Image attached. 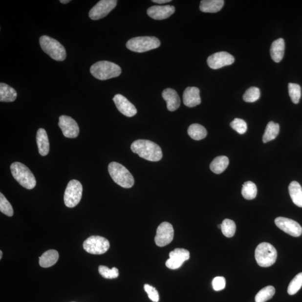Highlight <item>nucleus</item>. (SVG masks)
Listing matches in <instances>:
<instances>
[{"label":"nucleus","instance_id":"f257e3e1","mask_svg":"<svg viewBox=\"0 0 302 302\" xmlns=\"http://www.w3.org/2000/svg\"><path fill=\"white\" fill-rule=\"evenodd\" d=\"M131 150L146 160L157 162L162 158L160 147L152 141L139 139L131 144Z\"/></svg>","mask_w":302,"mask_h":302},{"label":"nucleus","instance_id":"f03ea898","mask_svg":"<svg viewBox=\"0 0 302 302\" xmlns=\"http://www.w3.org/2000/svg\"><path fill=\"white\" fill-rule=\"evenodd\" d=\"M90 72L96 79L106 80L120 76L122 69L117 64L109 61H103L92 65Z\"/></svg>","mask_w":302,"mask_h":302},{"label":"nucleus","instance_id":"7ed1b4c3","mask_svg":"<svg viewBox=\"0 0 302 302\" xmlns=\"http://www.w3.org/2000/svg\"><path fill=\"white\" fill-rule=\"evenodd\" d=\"M11 173L22 187L27 189H32L36 187L37 181L33 173L25 165L16 162L10 166Z\"/></svg>","mask_w":302,"mask_h":302},{"label":"nucleus","instance_id":"20e7f679","mask_svg":"<svg viewBox=\"0 0 302 302\" xmlns=\"http://www.w3.org/2000/svg\"><path fill=\"white\" fill-rule=\"evenodd\" d=\"M112 179L124 188H130L134 184L133 176L125 166L116 162H112L108 166Z\"/></svg>","mask_w":302,"mask_h":302},{"label":"nucleus","instance_id":"39448f33","mask_svg":"<svg viewBox=\"0 0 302 302\" xmlns=\"http://www.w3.org/2000/svg\"><path fill=\"white\" fill-rule=\"evenodd\" d=\"M41 48L52 59L63 61L66 58V52L64 46L59 41L47 36H43L40 39Z\"/></svg>","mask_w":302,"mask_h":302},{"label":"nucleus","instance_id":"423d86ee","mask_svg":"<svg viewBox=\"0 0 302 302\" xmlns=\"http://www.w3.org/2000/svg\"><path fill=\"white\" fill-rule=\"evenodd\" d=\"M277 251L272 245L262 242L257 246L255 257L258 264L264 268L273 265L277 259Z\"/></svg>","mask_w":302,"mask_h":302},{"label":"nucleus","instance_id":"0eeeda50","mask_svg":"<svg viewBox=\"0 0 302 302\" xmlns=\"http://www.w3.org/2000/svg\"><path fill=\"white\" fill-rule=\"evenodd\" d=\"M161 45L158 39L154 37H138L127 42V48L131 51L143 53L156 49Z\"/></svg>","mask_w":302,"mask_h":302},{"label":"nucleus","instance_id":"6e6552de","mask_svg":"<svg viewBox=\"0 0 302 302\" xmlns=\"http://www.w3.org/2000/svg\"><path fill=\"white\" fill-rule=\"evenodd\" d=\"M83 191V186L80 181L76 180L69 181L64 195L65 206L68 208H73L79 204L82 197Z\"/></svg>","mask_w":302,"mask_h":302},{"label":"nucleus","instance_id":"1a4fd4ad","mask_svg":"<svg viewBox=\"0 0 302 302\" xmlns=\"http://www.w3.org/2000/svg\"><path fill=\"white\" fill-rule=\"evenodd\" d=\"M83 247L88 253L101 255L106 253L109 250L110 243L106 238L98 236H92L85 240Z\"/></svg>","mask_w":302,"mask_h":302},{"label":"nucleus","instance_id":"9d476101","mask_svg":"<svg viewBox=\"0 0 302 302\" xmlns=\"http://www.w3.org/2000/svg\"><path fill=\"white\" fill-rule=\"evenodd\" d=\"M117 0H101L89 12V17L93 21L99 20L107 16L117 5Z\"/></svg>","mask_w":302,"mask_h":302},{"label":"nucleus","instance_id":"9b49d317","mask_svg":"<svg viewBox=\"0 0 302 302\" xmlns=\"http://www.w3.org/2000/svg\"><path fill=\"white\" fill-rule=\"evenodd\" d=\"M174 230L172 224L162 222L157 228L154 241L157 246L164 247L172 242Z\"/></svg>","mask_w":302,"mask_h":302},{"label":"nucleus","instance_id":"f8f14e48","mask_svg":"<svg viewBox=\"0 0 302 302\" xmlns=\"http://www.w3.org/2000/svg\"><path fill=\"white\" fill-rule=\"evenodd\" d=\"M275 223L281 230L293 237H300L302 234L301 226L293 219L280 216L275 219Z\"/></svg>","mask_w":302,"mask_h":302},{"label":"nucleus","instance_id":"ddd939ff","mask_svg":"<svg viewBox=\"0 0 302 302\" xmlns=\"http://www.w3.org/2000/svg\"><path fill=\"white\" fill-rule=\"evenodd\" d=\"M59 126L65 137L75 138L80 132L78 124L74 119L67 115H62L59 118Z\"/></svg>","mask_w":302,"mask_h":302},{"label":"nucleus","instance_id":"4468645a","mask_svg":"<svg viewBox=\"0 0 302 302\" xmlns=\"http://www.w3.org/2000/svg\"><path fill=\"white\" fill-rule=\"evenodd\" d=\"M234 62V56L226 52L216 53L209 57L207 59L209 67L214 69H217L231 65Z\"/></svg>","mask_w":302,"mask_h":302},{"label":"nucleus","instance_id":"2eb2a0df","mask_svg":"<svg viewBox=\"0 0 302 302\" xmlns=\"http://www.w3.org/2000/svg\"><path fill=\"white\" fill-rule=\"evenodd\" d=\"M189 258L190 253L187 250L176 249L170 252L169 259L166 262V266L170 269H179Z\"/></svg>","mask_w":302,"mask_h":302},{"label":"nucleus","instance_id":"dca6fc26","mask_svg":"<svg viewBox=\"0 0 302 302\" xmlns=\"http://www.w3.org/2000/svg\"><path fill=\"white\" fill-rule=\"evenodd\" d=\"M114 102L118 110L128 117H132L137 113V110L126 97L117 94L113 98Z\"/></svg>","mask_w":302,"mask_h":302},{"label":"nucleus","instance_id":"f3484780","mask_svg":"<svg viewBox=\"0 0 302 302\" xmlns=\"http://www.w3.org/2000/svg\"><path fill=\"white\" fill-rule=\"evenodd\" d=\"M175 11V7L171 5L153 6L147 10V13L150 18L160 21L169 18Z\"/></svg>","mask_w":302,"mask_h":302},{"label":"nucleus","instance_id":"a211bd4d","mask_svg":"<svg viewBox=\"0 0 302 302\" xmlns=\"http://www.w3.org/2000/svg\"><path fill=\"white\" fill-rule=\"evenodd\" d=\"M184 105L193 108L201 103L199 89L196 87H188L185 89L183 94Z\"/></svg>","mask_w":302,"mask_h":302},{"label":"nucleus","instance_id":"6ab92c4d","mask_svg":"<svg viewBox=\"0 0 302 302\" xmlns=\"http://www.w3.org/2000/svg\"><path fill=\"white\" fill-rule=\"evenodd\" d=\"M162 96L167 103V108L169 111H175L180 107L181 103L180 97L173 89L171 88L165 89L162 92Z\"/></svg>","mask_w":302,"mask_h":302},{"label":"nucleus","instance_id":"aec40b11","mask_svg":"<svg viewBox=\"0 0 302 302\" xmlns=\"http://www.w3.org/2000/svg\"><path fill=\"white\" fill-rule=\"evenodd\" d=\"M285 51V42L282 38L274 41L270 48V55L275 63H280L283 58Z\"/></svg>","mask_w":302,"mask_h":302},{"label":"nucleus","instance_id":"412c9836","mask_svg":"<svg viewBox=\"0 0 302 302\" xmlns=\"http://www.w3.org/2000/svg\"><path fill=\"white\" fill-rule=\"evenodd\" d=\"M36 139L39 152L41 155H47L49 152V142L45 130L43 129H39Z\"/></svg>","mask_w":302,"mask_h":302},{"label":"nucleus","instance_id":"4be33fe9","mask_svg":"<svg viewBox=\"0 0 302 302\" xmlns=\"http://www.w3.org/2000/svg\"><path fill=\"white\" fill-rule=\"evenodd\" d=\"M223 0H203L201 1L200 10L203 13H216L222 9Z\"/></svg>","mask_w":302,"mask_h":302},{"label":"nucleus","instance_id":"5701e85b","mask_svg":"<svg viewBox=\"0 0 302 302\" xmlns=\"http://www.w3.org/2000/svg\"><path fill=\"white\" fill-rule=\"evenodd\" d=\"M59 259V254L56 250H49L40 257V265L43 268H49L55 265Z\"/></svg>","mask_w":302,"mask_h":302},{"label":"nucleus","instance_id":"b1692460","mask_svg":"<svg viewBox=\"0 0 302 302\" xmlns=\"http://www.w3.org/2000/svg\"><path fill=\"white\" fill-rule=\"evenodd\" d=\"M17 98V92L13 87L4 83L0 84V102H13Z\"/></svg>","mask_w":302,"mask_h":302},{"label":"nucleus","instance_id":"393cba45","mask_svg":"<svg viewBox=\"0 0 302 302\" xmlns=\"http://www.w3.org/2000/svg\"><path fill=\"white\" fill-rule=\"evenodd\" d=\"M290 197L294 204L302 208V188L297 181H293L289 186Z\"/></svg>","mask_w":302,"mask_h":302},{"label":"nucleus","instance_id":"a878e982","mask_svg":"<svg viewBox=\"0 0 302 302\" xmlns=\"http://www.w3.org/2000/svg\"><path fill=\"white\" fill-rule=\"evenodd\" d=\"M228 165H229V159L226 156H220L216 157L211 162L210 169L212 172L216 174H220L224 172Z\"/></svg>","mask_w":302,"mask_h":302},{"label":"nucleus","instance_id":"bb28decb","mask_svg":"<svg viewBox=\"0 0 302 302\" xmlns=\"http://www.w3.org/2000/svg\"><path fill=\"white\" fill-rule=\"evenodd\" d=\"M280 127L278 123L271 121L267 125L265 132L263 135L262 141L267 143L276 139L280 133Z\"/></svg>","mask_w":302,"mask_h":302},{"label":"nucleus","instance_id":"cd10ccee","mask_svg":"<svg viewBox=\"0 0 302 302\" xmlns=\"http://www.w3.org/2000/svg\"><path fill=\"white\" fill-rule=\"evenodd\" d=\"M190 137L196 141L201 140L206 137L207 131L205 128L199 124H193L188 129Z\"/></svg>","mask_w":302,"mask_h":302},{"label":"nucleus","instance_id":"c85d7f7f","mask_svg":"<svg viewBox=\"0 0 302 302\" xmlns=\"http://www.w3.org/2000/svg\"><path fill=\"white\" fill-rule=\"evenodd\" d=\"M242 195L247 200H253L256 197L258 193L257 185L253 182H245L242 185Z\"/></svg>","mask_w":302,"mask_h":302},{"label":"nucleus","instance_id":"c756f323","mask_svg":"<svg viewBox=\"0 0 302 302\" xmlns=\"http://www.w3.org/2000/svg\"><path fill=\"white\" fill-rule=\"evenodd\" d=\"M275 293H276V289L274 286H267L258 292L255 297V302H266L273 298Z\"/></svg>","mask_w":302,"mask_h":302},{"label":"nucleus","instance_id":"7c9ffc66","mask_svg":"<svg viewBox=\"0 0 302 302\" xmlns=\"http://www.w3.org/2000/svg\"><path fill=\"white\" fill-rule=\"evenodd\" d=\"M220 229L226 237L228 238L233 237L236 230V224L234 220L229 219H224L221 224Z\"/></svg>","mask_w":302,"mask_h":302},{"label":"nucleus","instance_id":"2f4dec72","mask_svg":"<svg viewBox=\"0 0 302 302\" xmlns=\"http://www.w3.org/2000/svg\"><path fill=\"white\" fill-rule=\"evenodd\" d=\"M260 89L256 87H251L246 91L243 96V99L247 103L257 102L260 98Z\"/></svg>","mask_w":302,"mask_h":302},{"label":"nucleus","instance_id":"473e14b6","mask_svg":"<svg viewBox=\"0 0 302 302\" xmlns=\"http://www.w3.org/2000/svg\"><path fill=\"white\" fill-rule=\"evenodd\" d=\"M302 286V273H300L293 278L290 281L288 288V293L289 295L296 294Z\"/></svg>","mask_w":302,"mask_h":302},{"label":"nucleus","instance_id":"72a5a7b5","mask_svg":"<svg viewBox=\"0 0 302 302\" xmlns=\"http://www.w3.org/2000/svg\"><path fill=\"white\" fill-rule=\"evenodd\" d=\"M289 94L292 102L294 104L300 102L301 97V87L297 84L289 83L288 84Z\"/></svg>","mask_w":302,"mask_h":302},{"label":"nucleus","instance_id":"f704fd0d","mask_svg":"<svg viewBox=\"0 0 302 302\" xmlns=\"http://www.w3.org/2000/svg\"><path fill=\"white\" fill-rule=\"evenodd\" d=\"M0 211L9 216H12L14 215L12 206L2 193H0Z\"/></svg>","mask_w":302,"mask_h":302},{"label":"nucleus","instance_id":"c9c22d12","mask_svg":"<svg viewBox=\"0 0 302 302\" xmlns=\"http://www.w3.org/2000/svg\"><path fill=\"white\" fill-rule=\"evenodd\" d=\"M99 272L101 276L106 279H115L119 276V270L117 268H114L110 269L107 266L101 265L99 267Z\"/></svg>","mask_w":302,"mask_h":302},{"label":"nucleus","instance_id":"e433bc0d","mask_svg":"<svg viewBox=\"0 0 302 302\" xmlns=\"http://www.w3.org/2000/svg\"><path fill=\"white\" fill-rule=\"evenodd\" d=\"M232 129H234L240 134H243L246 132L247 129V124L243 120L236 118L230 124Z\"/></svg>","mask_w":302,"mask_h":302},{"label":"nucleus","instance_id":"4c0bfd02","mask_svg":"<svg viewBox=\"0 0 302 302\" xmlns=\"http://www.w3.org/2000/svg\"><path fill=\"white\" fill-rule=\"evenodd\" d=\"M145 292L148 294L150 299L153 302L159 301V294L155 288L149 284H145L144 286Z\"/></svg>","mask_w":302,"mask_h":302},{"label":"nucleus","instance_id":"58836bf2","mask_svg":"<svg viewBox=\"0 0 302 302\" xmlns=\"http://www.w3.org/2000/svg\"><path fill=\"white\" fill-rule=\"evenodd\" d=\"M226 280L223 277H216L212 281L213 288L216 291H220L226 287Z\"/></svg>","mask_w":302,"mask_h":302},{"label":"nucleus","instance_id":"ea45409f","mask_svg":"<svg viewBox=\"0 0 302 302\" xmlns=\"http://www.w3.org/2000/svg\"><path fill=\"white\" fill-rule=\"evenodd\" d=\"M171 0H152V2L157 3H160V4H162V3H165L169 2H171Z\"/></svg>","mask_w":302,"mask_h":302},{"label":"nucleus","instance_id":"a19ab883","mask_svg":"<svg viewBox=\"0 0 302 302\" xmlns=\"http://www.w3.org/2000/svg\"><path fill=\"white\" fill-rule=\"evenodd\" d=\"M69 2H71L70 0H61L60 2L62 3H64V4H65V3H68Z\"/></svg>","mask_w":302,"mask_h":302},{"label":"nucleus","instance_id":"79ce46f5","mask_svg":"<svg viewBox=\"0 0 302 302\" xmlns=\"http://www.w3.org/2000/svg\"><path fill=\"white\" fill-rule=\"evenodd\" d=\"M2 251H0V259H2Z\"/></svg>","mask_w":302,"mask_h":302},{"label":"nucleus","instance_id":"37998d69","mask_svg":"<svg viewBox=\"0 0 302 302\" xmlns=\"http://www.w3.org/2000/svg\"><path fill=\"white\" fill-rule=\"evenodd\" d=\"M218 228H221V224H219V225L218 226Z\"/></svg>","mask_w":302,"mask_h":302}]
</instances>
